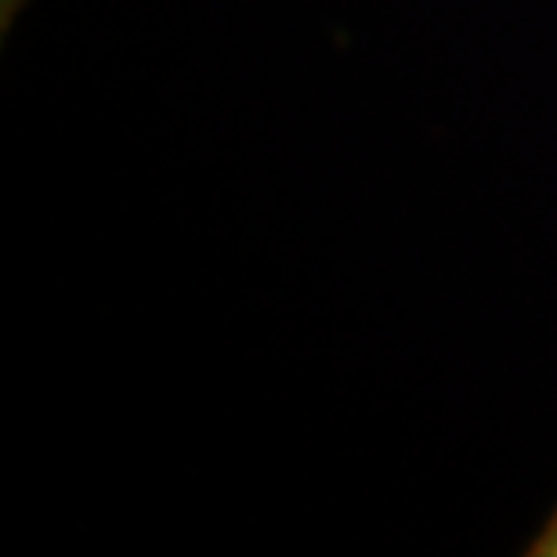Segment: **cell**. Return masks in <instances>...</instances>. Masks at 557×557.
<instances>
[{
    "label": "cell",
    "instance_id": "obj_1",
    "mask_svg": "<svg viewBox=\"0 0 557 557\" xmlns=\"http://www.w3.org/2000/svg\"><path fill=\"white\" fill-rule=\"evenodd\" d=\"M532 557H557V510H554V518L547 521V529L540 532L536 543L529 547Z\"/></svg>",
    "mask_w": 557,
    "mask_h": 557
}]
</instances>
